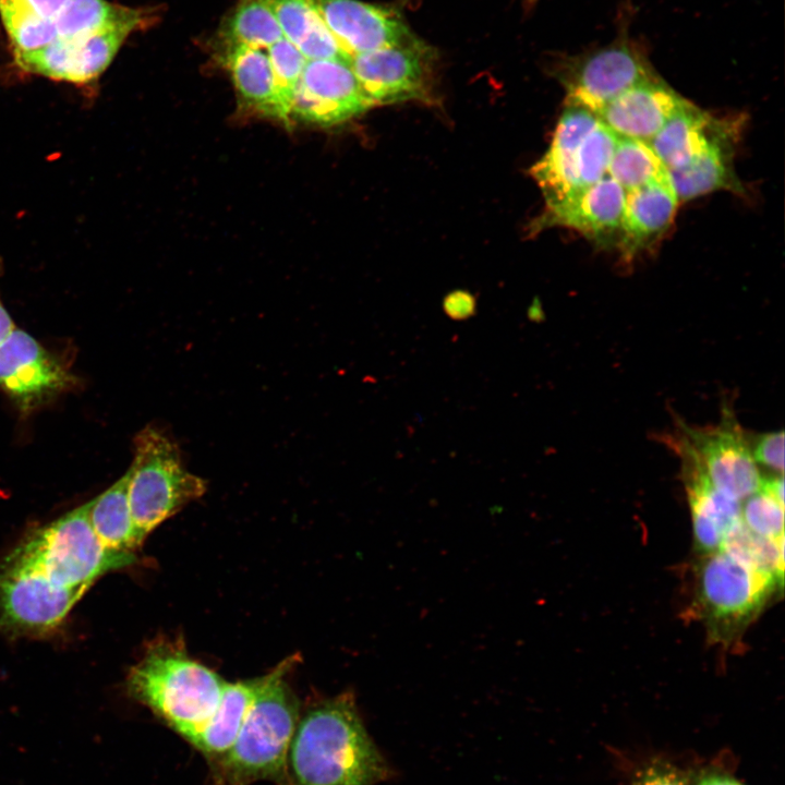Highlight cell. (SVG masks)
<instances>
[{"instance_id": "1f68e13d", "label": "cell", "mask_w": 785, "mask_h": 785, "mask_svg": "<svg viewBox=\"0 0 785 785\" xmlns=\"http://www.w3.org/2000/svg\"><path fill=\"white\" fill-rule=\"evenodd\" d=\"M266 52L280 99L290 116L293 95L307 59L285 37L266 48Z\"/></svg>"}, {"instance_id": "6da1fadb", "label": "cell", "mask_w": 785, "mask_h": 785, "mask_svg": "<svg viewBox=\"0 0 785 785\" xmlns=\"http://www.w3.org/2000/svg\"><path fill=\"white\" fill-rule=\"evenodd\" d=\"M287 770L290 785H377L396 775L369 734L352 690L314 701L299 717Z\"/></svg>"}, {"instance_id": "7a4b0ae2", "label": "cell", "mask_w": 785, "mask_h": 785, "mask_svg": "<svg viewBox=\"0 0 785 785\" xmlns=\"http://www.w3.org/2000/svg\"><path fill=\"white\" fill-rule=\"evenodd\" d=\"M297 663L292 655L280 662L253 700L235 740L215 764L220 785H250L267 780L290 785L288 749L299 721L298 700L286 681Z\"/></svg>"}, {"instance_id": "8d00e7d4", "label": "cell", "mask_w": 785, "mask_h": 785, "mask_svg": "<svg viewBox=\"0 0 785 785\" xmlns=\"http://www.w3.org/2000/svg\"><path fill=\"white\" fill-rule=\"evenodd\" d=\"M695 785H744L736 778L720 774V773H704L702 774Z\"/></svg>"}, {"instance_id": "484cf974", "label": "cell", "mask_w": 785, "mask_h": 785, "mask_svg": "<svg viewBox=\"0 0 785 785\" xmlns=\"http://www.w3.org/2000/svg\"><path fill=\"white\" fill-rule=\"evenodd\" d=\"M87 515L94 532L109 550L133 553L146 538L132 518L126 473L107 491L88 502Z\"/></svg>"}, {"instance_id": "7402d4cb", "label": "cell", "mask_w": 785, "mask_h": 785, "mask_svg": "<svg viewBox=\"0 0 785 785\" xmlns=\"http://www.w3.org/2000/svg\"><path fill=\"white\" fill-rule=\"evenodd\" d=\"M221 61L244 105L282 122L289 113L280 99L266 49L237 46L222 50Z\"/></svg>"}, {"instance_id": "e575fe53", "label": "cell", "mask_w": 785, "mask_h": 785, "mask_svg": "<svg viewBox=\"0 0 785 785\" xmlns=\"http://www.w3.org/2000/svg\"><path fill=\"white\" fill-rule=\"evenodd\" d=\"M632 785H687V782L675 769L655 764L641 772Z\"/></svg>"}, {"instance_id": "f1b7e54d", "label": "cell", "mask_w": 785, "mask_h": 785, "mask_svg": "<svg viewBox=\"0 0 785 785\" xmlns=\"http://www.w3.org/2000/svg\"><path fill=\"white\" fill-rule=\"evenodd\" d=\"M740 507L742 523L758 536L784 539L783 475L762 480L760 487Z\"/></svg>"}, {"instance_id": "5bb4252c", "label": "cell", "mask_w": 785, "mask_h": 785, "mask_svg": "<svg viewBox=\"0 0 785 785\" xmlns=\"http://www.w3.org/2000/svg\"><path fill=\"white\" fill-rule=\"evenodd\" d=\"M132 33L129 27H114L80 37H57L39 49L15 55L14 62L27 73L88 85L107 70Z\"/></svg>"}, {"instance_id": "d590c367", "label": "cell", "mask_w": 785, "mask_h": 785, "mask_svg": "<svg viewBox=\"0 0 785 785\" xmlns=\"http://www.w3.org/2000/svg\"><path fill=\"white\" fill-rule=\"evenodd\" d=\"M31 12L44 20L53 21L69 0H19Z\"/></svg>"}, {"instance_id": "277c9868", "label": "cell", "mask_w": 785, "mask_h": 785, "mask_svg": "<svg viewBox=\"0 0 785 785\" xmlns=\"http://www.w3.org/2000/svg\"><path fill=\"white\" fill-rule=\"evenodd\" d=\"M87 511L88 503L34 530L2 559L59 587L86 590L105 573L135 564L132 552L112 551L100 542Z\"/></svg>"}, {"instance_id": "ac0fdd59", "label": "cell", "mask_w": 785, "mask_h": 785, "mask_svg": "<svg viewBox=\"0 0 785 785\" xmlns=\"http://www.w3.org/2000/svg\"><path fill=\"white\" fill-rule=\"evenodd\" d=\"M685 100L655 76L616 97L596 117L616 136L649 143Z\"/></svg>"}, {"instance_id": "52a82bcc", "label": "cell", "mask_w": 785, "mask_h": 785, "mask_svg": "<svg viewBox=\"0 0 785 785\" xmlns=\"http://www.w3.org/2000/svg\"><path fill=\"white\" fill-rule=\"evenodd\" d=\"M692 611L710 636L729 642L756 617L776 585L773 577L720 548L704 554L695 575Z\"/></svg>"}, {"instance_id": "8992f818", "label": "cell", "mask_w": 785, "mask_h": 785, "mask_svg": "<svg viewBox=\"0 0 785 785\" xmlns=\"http://www.w3.org/2000/svg\"><path fill=\"white\" fill-rule=\"evenodd\" d=\"M616 142L617 136L593 112L566 102L548 149L531 168L545 206L605 177Z\"/></svg>"}, {"instance_id": "ba28073f", "label": "cell", "mask_w": 785, "mask_h": 785, "mask_svg": "<svg viewBox=\"0 0 785 785\" xmlns=\"http://www.w3.org/2000/svg\"><path fill=\"white\" fill-rule=\"evenodd\" d=\"M655 76L645 52L626 36L567 57L558 70L566 89V102L595 116L629 88Z\"/></svg>"}, {"instance_id": "3957f363", "label": "cell", "mask_w": 785, "mask_h": 785, "mask_svg": "<svg viewBox=\"0 0 785 785\" xmlns=\"http://www.w3.org/2000/svg\"><path fill=\"white\" fill-rule=\"evenodd\" d=\"M226 681L182 645L156 642L129 673L130 696L191 741L215 712Z\"/></svg>"}, {"instance_id": "f35d334b", "label": "cell", "mask_w": 785, "mask_h": 785, "mask_svg": "<svg viewBox=\"0 0 785 785\" xmlns=\"http://www.w3.org/2000/svg\"><path fill=\"white\" fill-rule=\"evenodd\" d=\"M528 1L533 2V1H535V0H528Z\"/></svg>"}, {"instance_id": "e0dca14e", "label": "cell", "mask_w": 785, "mask_h": 785, "mask_svg": "<svg viewBox=\"0 0 785 785\" xmlns=\"http://www.w3.org/2000/svg\"><path fill=\"white\" fill-rule=\"evenodd\" d=\"M316 1L326 26L349 56L420 39L392 9L359 0Z\"/></svg>"}, {"instance_id": "9c48e42d", "label": "cell", "mask_w": 785, "mask_h": 785, "mask_svg": "<svg viewBox=\"0 0 785 785\" xmlns=\"http://www.w3.org/2000/svg\"><path fill=\"white\" fill-rule=\"evenodd\" d=\"M350 64L373 106L434 97L436 52L421 39L353 55Z\"/></svg>"}, {"instance_id": "ffe728a7", "label": "cell", "mask_w": 785, "mask_h": 785, "mask_svg": "<svg viewBox=\"0 0 785 785\" xmlns=\"http://www.w3.org/2000/svg\"><path fill=\"white\" fill-rule=\"evenodd\" d=\"M742 123L740 118H727L710 146L697 159L684 168L668 171L671 185L679 202L717 191L745 193L734 167Z\"/></svg>"}, {"instance_id": "8fae6325", "label": "cell", "mask_w": 785, "mask_h": 785, "mask_svg": "<svg viewBox=\"0 0 785 785\" xmlns=\"http://www.w3.org/2000/svg\"><path fill=\"white\" fill-rule=\"evenodd\" d=\"M715 425L695 427L676 420L696 457L712 484L726 496L740 500L753 494L762 478L752 457L748 436L738 424L732 409L724 407Z\"/></svg>"}, {"instance_id": "4316f807", "label": "cell", "mask_w": 785, "mask_h": 785, "mask_svg": "<svg viewBox=\"0 0 785 785\" xmlns=\"http://www.w3.org/2000/svg\"><path fill=\"white\" fill-rule=\"evenodd\" d=\"M218 37L222 50L237 46L266 49L283 34L269 0H238L222 21Z\"/></svg>"}, {"instance_id": "9a60e30c", "label": "cell", "mask_w": 785, "mask_h": 785, "mask_svg": "<svg viewBox=\"0 0 785 785\" xmlns=\"http://www.w3.org/2000/svg\"><path fill=\"white\" fill-rule=\"evenodd\" d=\"M680 462L698 550L704 555L720 550L728 532L740 522L739 502L720 492L677 427L657 436Z\"/></svg>"}, {"instance_id": "603a6c76", "label": "cell", "mask_w": 785, "mask_h": 785, "mask_svg": "<svg viewBox=\"0 0 785 785\" xmlns=\"http://www.w3.org/2000/svg\"><path fill=\"white\" fill-rule=\"evenodd\" d=\"M271 673L245 681L226 683L215 712L190 744L212 760L222 757L235 740L253 700Z\"/></svg>"}, {"instance_id": "7c38bea8", "label": "cell", "mask_w": 785, "mask_h": 785, "mask_svg": "<svg viewBox=\"0 0 785 785\" xmlns=\"http://www.w3.org/2000/svg\"><path fill=\"white\" fill-rule=\"evenodd\" d=\"M76 378L27 333L14 328L0 343V388L29 412L72 388Z\"/></svg>"}, {"instance_id": "d4e9b609", "label": "cell", "mask_w": 785, "mask_h": 785, "mask_svg": "<svg viewBox=\"0 0 785 785\" xmlns=\"http://www.w3.org/2000/svg\"><path fill=\"white\" fill-rule=\"evenodd\" d=\"M155 15L107 0H69L53 20L58 37L73 38L114 27L146 28Z\"/></svg>"}, {"instance_id": "30bf717a", "label": "cell", "mask_w": 785, "mask_h": 785, "mask_svg": "<svg viewBox=\"0 0 785 785\" xmlns=\"http://www.w3.org/2000/svg\"><path fill=\"white\" fill-rule=\"evenodd\" d=\"M86 589L59 587L35 570L0 559V629L39 637L65 619Z\"/></svg>"}, {"instance_id": "836d02e7", "label": "cell", "mask_w": 785, "mask_h": 785, "mask_svg": "<svg viewBox=\"0 0 785 785\" xmlns=\"http://www.w3.org/2000/svg\"><path fill=\"white\" fill-rule=\"evenodd\" d=\"M443 309L445 314L451 319L463 321L475 313L476 303L471 293L457 290L445 297Z\"/></svg>"}, {"instance_id": "2e32d148", "label": "cell", "mask_w": 785, "mask_h": 785, "mask_svg": "<svg viewBox=\"0 0 785 785\" xmlns=\"http://www.w3.org/2000/svg\"><path fill=\"white\" fill-rule=\"evenodd\" d=\"M625 198L626 191L606 174L561 202L545 206L535 227H564L577 231L599 247L616 246Z\"/></svg>"}, {"instance_id": "74e56055", "label": "cell", "mask_w": 785, "mask_h": 785, "mask_svg": "<svg viewBox=\"0 0 785 785\" xmlns=\"http://www.w3.org/2000/svg\"><path fill=\"white\" fill-rule=\"evenodd\" d=\"M14 328V323L0 299V343L13 331Z\"/></svg>"}, {"instance_id": "d6a6232c", "label": "cell", "mask_w": 785, "mask_h": 785, "mask_svg": "<svg viewBox=\"0 0 785 785\" xmlns=\"http://www.w3.org/2000/svg\"><path fill=\"white\" fill-rule=\"evenodd\" d=\"M756 462L769 467L781 474L784 471V433L770 432L760 435L751 448Z\"/></svg>"}, {"instance_id": "d6986e66", "label": "cell", "mask_w": 785, "mask_h": 785, "mask_svg": "<svg viewBox=\"0 0 785 785\" xmlns=\"http://www.w3.org/2000/svg\"><path fill=\"white\" fill-rule=\"evenodd\" d=\"M678 198L669 178L626 192L616 247L626 263L652 247L671 227Z\"/></svg>"}, {"instance_id": "83f0119b", "label": "cell", "mask_w": 785, "mask_h": 785, "mask_svg": "<svg viewBox=\"0 0 785 785\" xmlns=\"http://www.w3.org/2000/svg\"><path fill=\"white\" fill-rule=\"evenodd\" d=\"M607 174L626 192L668 179V171L649 143L618 137Z\"/></svg>"}, {"instance_id": "44dd1931", "label": "cell", "mask_w": 785, "mask_h": 785, "mask_svg": "<svg viewBox=\"0 0 785 785\" xmlns=\"http://www.w3.org/2000/svg\"><path fill=\"white\" fill-rule=\"evenodd\" d=\"M726 121L727 118L712 116L686 99L649 145L667 171L680 169L710 146Z\"/></svg>"}, {"instance_id": "cb8c5ba5", "label": "cell", "mask_w": 785, "mask_h": 785, "mask_svg": "<svg viewBox=\"0 0 785 785\" xmlns=\"http://www.w3.org/2000/svg\"><path fill=\"white\" fill-rule=\"evenodd\" d=\"M283 37L307 60L349 56L326 26L316 0H269Z\"/></svg>"}, {"instance_id": "f546056e", "label": "cell", "mask_w": 785, "mask_h": 785, "mask_svg": "<svg viewBox=\"0 0 785 785\" xmlns=\"http://www.w3.org/2000/svg\"><path fill=\"white\" fill-rule=\"evenodd\" d=\"M720 548L783 584L784 539L758 536L740 520L725 536Z\"/></svg>"}, {"instance_id": "4dcf8cb0", "label": "cell", "mask_w": 785, "mask_h": 785, "mask_svg": "<svg viewBox=\"0 0 785 785\" xmlns=\"http://www.w3.org/2000/svg\"><path fill=\"white\" fill-rule=\"evenodd\" d=\"M0 19L14 56L39 49L58 37L53 21L38 17L19 0H0Z\"/></svg>"}, {"instance_id": "4fadbf2b", "label": "cell", "mask_w": 785, "mask_h": 785, "mask_svg": "<svg viewBox=\"0 0 785 785\" xmlns=\"http://www.w3.org/2000/svg\"><path fill=\"white\" fill-rule=\"evenodd\" d=\"M372 106L350 60H307L293 95L290 117L329 126L346 122Z\"/></svg>"}, {"instance_id": "5b68a950", "label": "cell", "mask_w": 785, "mask_h": 785, "mask_svg": "<svg viewBox=\"0 0 785 785\" xmlns=\"http://www.w3.org/2000/svg\"><path fill=\"white\" fill-rule=\"evenodd\" d=\"M134 456L128 474V499L133 521L147 536L155 528L201 498L207 484L189 472L178 444L154 426L141 430L133 440Z\"/></svg>"}]
</instances>
